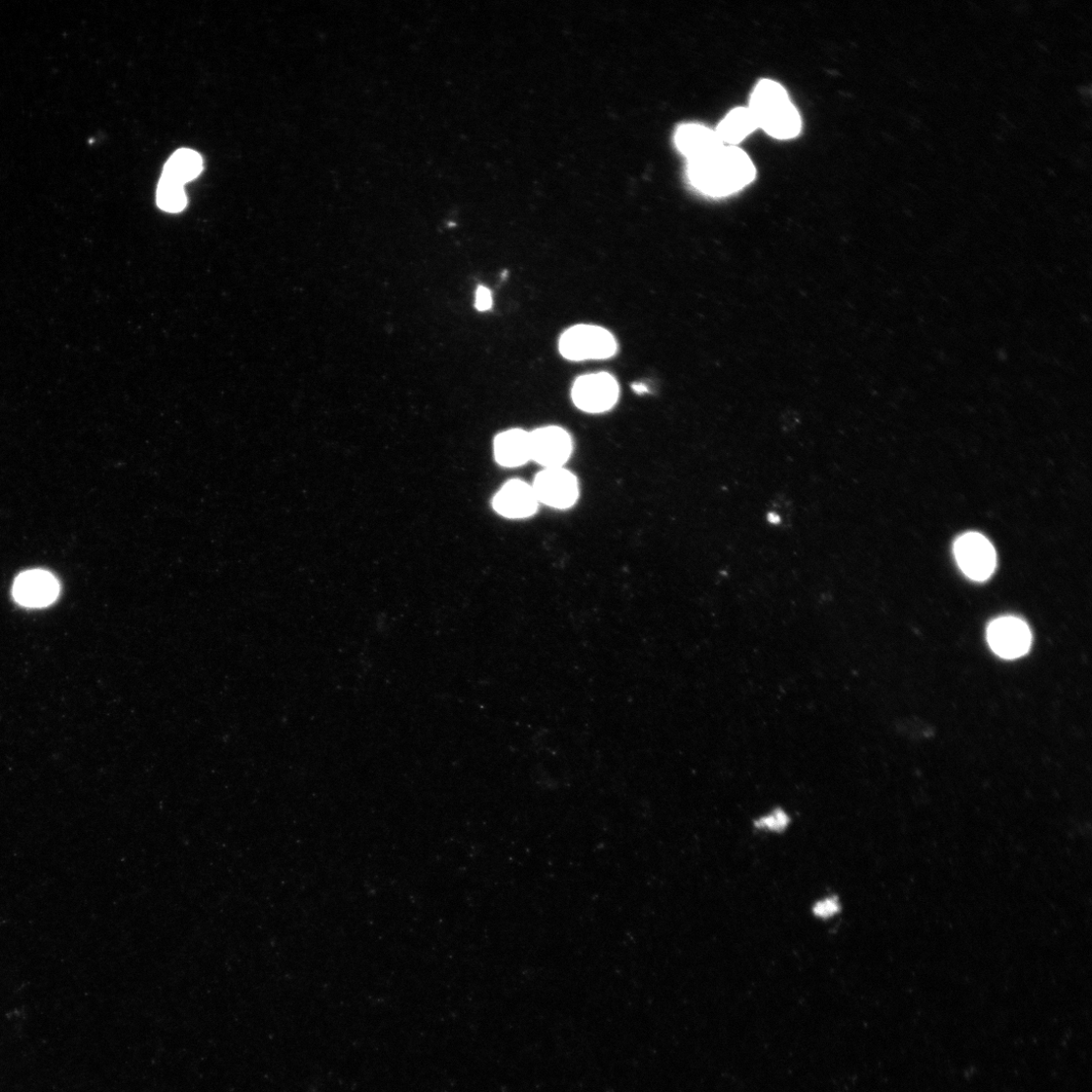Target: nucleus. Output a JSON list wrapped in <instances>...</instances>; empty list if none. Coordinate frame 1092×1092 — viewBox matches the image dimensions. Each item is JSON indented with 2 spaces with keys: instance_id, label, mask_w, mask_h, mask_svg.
Wrapping results in <instances>:
<instances>
[{
  "instance_id": "nucleus-1",
  "label": "nucleus",
  "mask_w": 1092,
  "mask_h": 1092,
  "mask_svg": "<svg viewBox=\"0 0 1092 1092\" xmlns=\"http://www.w3.org/2000/svg\"><path fill=\"white\" fill-rule=\"evenodd\" d=\"M688 162V176L692 184L701 193L712 197L735 194L756 176L754 163L736 146L723 145Z\"/></svg>"
},
{
  "instance_id": "nucleus-2",
  "label": "nucleus",
  "mask_w": 1092,
  "mask_h": 1092,
  "mask_svg": "<svg viewBox=\"0 0 1092 1092\" xmlns=\"http://www.w3.org/2000/svg\"><path fill=\"white\" fill-rule=\"evenodd\" d=\"M758 127L776 139H793L802 131L799 110L779 84L762 81L750 97L748 106Z\"/></svg>"
},
{
  "instance_id": "nucleus-3",
  "label": "nucleus",
  "mask_w": 1092,
  "mask_h": 1092,
  "mask_svg": "<svg viewBox=\"0 0 1092 1092\" xmlns=\"http://www.w3.org/2000/svg\"><path fill=\"white\" fill-rule=\"evenodd\" d=\"M616 351L613 335L593 325L574 326L562 334L559 342L562 356L574 361L610 358Z\"/></svg>"
},
{
  "instance_id": "nucleus-4",
  "label": "nucleus",
  "mask_w": 1092,
  "mask_h": 1092,
  "mask_svg": "<svg viewBox=\"0 0 1092 1092\" xmlns=\"http://www.w3.org/2000/svg\"><path fill=\"white\" fill-rule=\"evenodd\" d=\"M954 552L963 573L974 581H986L996 570V549L982 535L972 533L961 537Z\"/></svg>"
},
{
  "instance_id": "nucleus-5",
  "label": "nucleus",
  "mask_w": 1092,
  "mask_h": 1092,
  "mask_svg": "<svg viewBox=\"0 0 1092 1092\" xmlns=\"http://www.w3.org/2000/svg\"><path fill=\"white\" fill-rule=\"evenodd\" d=\"M575 405L589 413L610 410L619 396L618 384L610 373L601 372L581 376L572 392Z\"/></svg>"
},
{
  "instance_id": "nucleus-6",
  "label": "nucleus",
  "mask_w": 1092,
  "mask_h": 1092,
  "mask_svg": "<svg viewBox=\"0 0 1092 1092\" xmlns=\"http://www.w3.org/2000/svg\"><path fill=\"white\" fill-rule=\"evenodd\" d=\"M533 487L539 502L557 509L572 507L579 496L576 477L562 468L540 473Z\"/></svg>"
},
{
  "instance_id": "nucleus-7",
  "label": "nucleus",
  "mask_w": 1092,
  "mask_h": 1092,
  "mask_svg": "<svg viewBox=\"0 0 1092 1092\" xmlns=\"http://www.w3.org/2000/svg\"><path fill=\"white\" fill-rule=\"evenodd\" d=\"M989 644L996 654L1004 659L1020 658L1028 653L1032 643L1029 626L1015 617H1001L988 629Z\"/></svg>"
},
{
  "instance_id": "nucleus-8",
  "label": "nucleus",
  "mask_w": 1092,
  "mask_h": 1092,
  "mask_svg": "<svg viewBox=\"0 0 1092 1092\" xmlns=\"http://www.w3.org/2000/svg\"><path fill=\"white\" fill-rule=\"evenodd\" d=\"M532 460L546 469L561 468L572 454V440L567 431L555 426L540 428L531 433Z\"/></svg>"
},
{
  "instance_id": "nucleus-9",
  "label": "nucleus",
  "mask_w": 1092,
  "mask_h": 1092,
  "mask_svg": "<svg viewBox=\"0 0 1092 1092\" xmlns=\"http://www.w3.org/2000/svg\"><path fill=\"white\" fill-rule=\"evenodd\" d=\"M59 584L53 575L34 570L20 575L14 585L16 601L27 608H45L53 604L59 594Z\"/></svg>"
},
{
  "instance_id": "nucleus-10",
  "label": "nucleus",
  "mask_w": 1092,
  "mask_h": 1092,
  "mask_svg": "<svg viewBox=\"0 0 1092 1092\" xmlns=\"http://www.w3.org/2000/svg\"><path fill=\"white\" fill-rule=\"evenodd\" d=\"M539 500L533 485L519 480L505 483L493 500L494 509L504 517L520 519L533 516Z\"/></svg>"
},
{
  "instance_id": "nucleus-11",
  "label": "nucleus",
  "mask_w": 1092,
  "mask_h": 1092,
  "mask_svg": "<svg viewBox=\"0 0 1092 1092\" xmlns=\"http://www.w3.org/2000/svg\"><path fill=\"white\" fill-rule=\"evenodd\" d=\"M674 142L688 161L700 159L725 145L715 130L697 124H687L677 129Z\"/></svg>"
},
{
  "instance_id": "nucleus-12",
  "label": "nucleus",
  "mask_w": 1092,
  "mask_h": 1092,
  "mask_svg": "<svg viewBox=\"0 0 1092 1092\" xmlns=\"http://www.w3.org/2000/svg\"><path fill=\"white\" fill-rule=\"evenodd\" d=\"M498 464L507 468L525 465L532 460L531 433L512 429L499 434L494 443Z\"/></svg>"
},
{
  "instance_id": "nucleus-13",
  "label": "nucleus",
  "mask_w": 1092,
  "mask_h": 1092,
  "mask_svg": "<svg viewBox=\"0 0 1092 1092\" xmlns=\"http://www.w3.org/2000/svg\"><path fill=\"white\" fill-rule=\"evenodd\" d=\"M757 129H759L757 121L749 108L738 107L728 114L715 132L725 145L735 146Z\"/></svg>"
},
{
  "instance_id": "nucleus-14",
  "label": "nucleus",
  "mask_w": 1092,
  "mask_h": 1092,
  "mask_svg": "<svg viewBox=\"0 0 1092 1092\" xmlns=\"http://www.w3.org/2000/svg\"><path fill=\"white\" fill-rule=\"evenodd\" d=\"M202 170V157L194 150L180 149L165 164L162 176L184 185L197 178Z\"/></svg>"
},
{
  "instance_id": "nucleus-15",
  "label": "nucleus",
  "mask_w": 1092,
  "mask_h": 1092,
  "mask_svg": "<svg viewBox=\"0 0 1092 1092\" xmlns=\"http://www.w3.org/2000/svg\"><path fill=\"white\" fill-rule=\"evenodd\" d=\"M159 207L169 213H179L185 209L187 198L182 184L161 177L158 190Z\"/></svg>"
},
{
  "instance_id": "nucleus-16",
  "label": "nucleus",
  "mask_w": 1092,
  "mask_h": 1092,
  "mask_svg": "<svg viewBox=\"0 0 1092 1092\" xmlns=\"http://www.w3.org/2000/svg\"><path fill=\"white\" fill-rule=\"evenodd\" d=\"M788 816L782 810H777L773 814L761 818L756 824L759 827H766L770 831L781 832L788 824Z\"/></svg>"
},
{
  "instance_id": "nucleus-17",
  "label": "nucleus",
  "mask_w": 1092,
  "mask_h": 1092,
  "mask_svg": "<svg viewBox=\"0 0 1092 1092\" xmlns=\"http://www.w3.org/2000/svg\"><path fill=\"white\" fill-rule=\"evenodd\" d=\"M839 901L837 898L834 897L827 898L818 902L813 909L814 915L823 919L831 918L839 913Z\"/></svg>"
},
{
  "instance_id": "nucleus-18",
  "label": "nucleus",
  "mask_w": 1092,
  "mask_h": 1092,
  "mask_svg": "<svg viewBox=\"0 0 1092 1092\" xmlns=\"http://www.w3.org/2000/svg\"><path fill=\"white\" fill-rule=\"evenodd\" d=\"M493 306V296L491 290L484 287H480L476 293V308L480 312H485Z\"/></svg>"
},
{
  "instance_id": "nucleus-19",
  "label": "nucleus",
  "mask_w": 1092,
  "mask_h": 1092,
  "mask_svg": "<svg viewBox=\"0 0 1092 1092\" xmlns=\"http://www.w3.org/2000/svg\"><path fill=\"white\" fill-rule=\"evenodd\" d=\"M632 389H633V391H634V392H635L636 394H638V395H642V394L648 393V391H649V390H648V388H647V387H646L645 385H643V384H639V383H638V384H634V385L632 386Z\"/></svg>"
}]
</instances>
